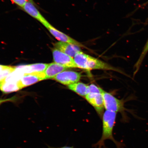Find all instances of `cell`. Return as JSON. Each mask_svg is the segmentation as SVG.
Masks as SVG:
<instances>
[{
	"label": "cell",
	"mask_w": 148,
	"mask_h": 148,
	"mask_svg": "<svg viewBox=\"0 0 148 148\" xmlns=\"http://www.w3.org/2000/svg\"><path fill=\"white\" fill-rule=\"evenodd\" d=\"M47 29L50 33L60 42L73 44L74 45L79 46L80 47L86 48V46L82 43H80V42L74 39L64 33L61 32L51 25Z\"/></svg>",
	"instance_id": "9c48e42d"
},
{
	"label": "cell",
	"mask_w": 148,
	"mask_h": 148,
	"mask_svg": "<svg viewBox=\"0 0 148 148\" xmlns=\"http://www.w3.org/2000/svg\"><path fill=\"white\" fill-rule=\"evenodd\" d=\"M16 69L15 66H11L8 69L0 72V82L4 80L10 73H13Z\"/></svg>",
	"instance_id": "2e32d148"
},
{
	"label": "cell",
	"mask_w": 148,
	"mask_h": 148,
	"mask_svg": "<svg viewBox=\"0 0 148 148\" xmlns=\"http://www.w3.org/2000/svg\"><path fill=\"white\" fill-rule=\"evenodd\" d=\"M85 98L88 103L95 109L99 117L102 118L105 109L102 94L90 92Z\"/></svg>",
	"instance_id": "5b68a950"
},
{
	"label": "cell",
	"mask_w": 148,
	"mask_h": 148,
	"mask_svg": "<svg viewBox=\"0 0 148 148\" xmlns=\"http://www.w3.org/2000/svg\"><path fill=\"white\" fill-rule=\"evenodd\" d=\"M14 98H11V99H0V105H1L2 103L5 102L13 101L14 100Z\"/></svg>",
	"instance_id": "ffe728a7"
},
{
	"label": "cell",
	"mask_w": 148,
	"mask_h": 148,
	"mask_svg": "<svg viewBox=\"0 0 148 148\" xmlns=\"http://www.w3.org/2000/svg\"><path fill=\"white\" fill-rule=\"evenodd\" d=\"M70 90L81 97H85L89 93V86L82 82H77L68 86Z\"/></svg>",
	"instance_id": "5bb4252c"
},
{
	"label": "cell",
	"mask_w": 148,
	"mask_h": 148,
	"mask_svg": "<svg viewBox=\"0 0 148 148\" xmlns=\"http://www.w3.org/2000/svg\"><path fill=\"white\" fill-rule=\"evenodd\" d=\"M74 60L77 68L81 69L87 70L97 69L112 70L125 75L119 69L81 51L77 53L74 57Z\"/></svg>",
	"instance_id": "6da1fadb"
},
{
	"label": "cell",
	"mask_w": 148,
	"mask_h": 148,
	"mask_svg": "<svg viewBox=\"0 0 148 148\" xmlns=\"http://www.w3.org/2000/svg\"><path fill=\"white\" fill-rule=\"evenodd\" d=\"M117 113L105 110L103 113L101 119L102 120V133L101 138L94 146L98 148L105 147V142L106 140H112L118 147L120 143L114 139L113 136V131L115 124Z\"/></svg>",
	"instance_id": "7a4b0ae2"
},
{
	"label": "cell",
	"mask_w": 148,
	"mask_h": 148,
	"mask_svg": "<svg viewBox=\"0 0 148 148\" xmlns=\"http://www.w3.org/2000/svg\"><path fill=\"white\" fill-rule=\"evenodd\" d=\"M15 4L18 5L20 8H23L27 1V0H11Z\"/></svg>",
	"instance_id": "ac0fdd59"
},
{
	"label": "cell",
	"mask_w": 148,
	"mask_h": 148,
	"mask_svg": "<svg viewBox=\"0 0 148 148\" xmlns=\"http://www.w3.org/2000/svg\"><path fill=\"white\" fill-rule=\"evenodd\" d=\"M10 66H4L0 64V72L8 69V68L10 67Z\"/></svg>",
	"instance_id": "d6986e66"
},
{
	"label": "cell",
	"mask_w": 148,
	"mask_h": 148,
	"mask_svg": "<svg viewBox=\"0 0 148 148\" xmlns=\"http://www.w3.org/2000/svg\"><path fill=\"white\" fill-rule=\"evenodd\" d=\"M52 53L55 62L68 68H77L74 58L55 48L53 49Z\"/></svg>",
	"instance_id": "8992f818"
},
{
	"label": "cell",
	"mask_w": 148,
	"mask_h": 148,
	"mask_svg": "<svg viewBox=\"0 0 148 148\" xmlns=\"http://www.w3.org/2000/svg\"><path fill=\"white\" fill-rule=\"evenodd\" d=\"M105 109L106 110L116 113H121L125 116V111H127L124 106L125 101L117 99L112 94L103 90L102 92Z\"/></svg>",
	"instance_id": "3957f363"
},
{
	"label": "cell",
	"mask_w": 148,
	"mask_h": 148,
	"mask_svg": "<svg viewBox=\"0 0 148 148\" xmlns=\"http://www.w3.org/2000/svg\"><path fill=\"white\" fill-rule=\"evenodd\" d=\"M81 77L80 73L66 70L58 74L53 79L61 84L68 86L79 82Z\"/></svg>",
	"instance_id": "277c9868"
},
{
	"label": "cell",
	"mask_w": 148,
	"mask_h": 148,
	"mask_svg": "<svg viewBox=\"0 0 148 148\" xmlns=\"http://www.w3.org/2000/svg\"><path fill=\"white\" fill-rule=\"evenodd\" d=\"M89 93L93 92V93L102 94L103 90L101 88L94 84H91L89 86Z\"/></svg>",
	"instance_id": "e0dca14e"
},
{
	"label": "cell",
	"mask_w": 148,
	"mask_h": 148,
	"mask_svg": "<svg viewBox=\"0 0 148 148\" xmlns=\"http://www.w3.org/2000/svg\"><path fill=\"white\" fill-rule=\"evenodd\" d=\"M46 79L44 72H35L24 74L23 77L18 80L22 88Z\"/></svg>",
	"instance_id": "ba28073f"
},
{
	"label": "cell",
	"mask_w": 148,
	"mask_h": 148,
	"mask_svg": "<svg viewBox=\"0 0 148 148\" xmlns=\"http://www.w3.org/2000/svg\"><path fill=\"white\" fill-rule=\"evenodd\" d=\"M36 5L31 2L27 1L22 9L29 16L38 20L47 29L51 24L40 13Z\"/></svg>",
	"instance_id": "52a82bcc"
},
{
	"label": "cell",
	"mask_w": 148,
	"mask_h": 148,
	"mask_svg": "<svg viewBox=\"0 0 148 148\" xmlns=\"http://www.w3.org/2000/svg\"><path fill=\"white\" fill-rule=\"evenodd\" d=\"M27 1H30L31 2L34 3V4L36 5V3L34 2V1H33V0H27Z\"/></svg>",
	"instance_id": "7402d4cb"
},
{
	"label": "cell",
	"mask_w": 148,
	"mask_h": 148,
	"mask_svg": "<svg viewBox=\"0 0 148 148\" xmlns=\"http://www.w3.org/2000/svg\"><path fill=\"white\" fill-rule=\"evenodd\" d=\"M21 89L18 81H5L4 79L0 82V90L4 93H10L17 91Z\"/></svg>",
	"instance_id": "4fadbf2b"
},
{
	"label": "cell",
	"mask_w": 148,
	"mask_h": 148,
	"mask_svg": "<svg viewBox=\"0 0 148 148\" xmlns=\"http://www.w3.org/2000/svg\"><path fill=\"white\" fill-rule=\"evenodd\" d=\"M53 45L55 48L73 58L77 53L81 51L79 46L67 42H59Z\"/></svg>",
	"instance_id": "30bf717a"
},
{
	"label": "cell",
	"mask_w": 148,
	"mask_h": 148,
	"mask_svg": "<svg viewBox=\"0 0 148 148\" xmlns=\"http://www.w3.org/2000/svg\"><path fill=\"white\" fill-rule=\"evenodd\" d=\"M68 69L67 68L55 62L49 64L44 72L46 79H53L58 74Z\"/></svg>",
	"instance_id": "8fae6325"
},
{
	"label": "cell",
	"mask_w": 148,
	"mask_h": 148,
	"mask_svg": "<svg viewBox=\"0 0 148 148\" xmlns=\"http://www.w3.org/2000/svg\"><path fill=\"white\" fill-rule=\"evenodd\" d=\"M49 64L38 63L16 67L18 71L22 73H31L35 72H44Z\"/></svg>",
	"instance_id": "7c38bea8"
},
{
	"label": "cell",
	"mask_w": 148,
	"mask_h": 148,
	"mask_svg": "<svg viewBox=\"0 0 148 148\" xmlns=\"http://www.w3.org/2000/svg\"><path fill=\"white\" fill-rule=\"evenodd\" d=\"M48 148H74L73 147H68V146H64V147H49Z\"/></svg>",
	"instance_id": "44dd1931"
},
{
	"label": "cell",
	"mask_w": 148,
	"mask_h": 148,
	"mask_svg": "<svg viewBox=\"0 0 148 148\" xmlns=\"http://www.w3.org/2000/svg\"><path fill=\"white\" fill-rule=\"evenodd\" d=\"M148 52V39L145 46H144L140 56L136 64H134V71L133 73V77H134L138 73L140 69V66L143 62L144 59Z\"/></svg>",
	"instance_id": "9a60e30c"
}]
</instances>
